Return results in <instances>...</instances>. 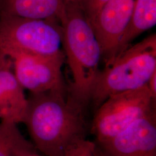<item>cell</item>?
I'll use <instances>...</instances> for the list:
<instances>
[{
    "label": "cell",
    "mask_w": 156,
    "mask_h": 156,
    "mask_svg": "<svg viewBox=\"0 0 156 156\" xmlns=\"http://www.w3.org/2000/svg\"><path fill=\"white\" fill-rule=\"evenodd\" d=\"M84 108L68 94L31 93L23 123L35 148L44 156H66L86 139Z\"/></svg>",
    "instance_id": "obj_1"
},
{
    "label": "cell",
    "mask_w": 156,
    "mask_h": 156,
    "mask_svg": "<svg viewBox=\"0 0 156 156\" xmlns=\"http://www.w3.org/2000/svg\"><path fill=\"white\" fill-rule=\"evenodd\" d=\"M60 23L64 53L73 78L68 94L85 108L91 101L100 71V46L78 0H66Z\"/></svg>",
    "instance_id": "obj_2"
},
{
    "label": "cell",
    "mask_w": 156,
    "mask_h": 156,
    "mask_svg": "<svg viewBox=\"0 0 156 156\" xmlns=\"http://www.w3.org/2000/svg\"><path fill=\"white\" fill-rule=\"evenodd\" d=\"M156 72V35L129 46L100 70L90 102L97 110L112 95L138 89Z\"/></svg>",
    "instance_id": "obj_3"
},
{
    "label": "cell",
    "mask_w": 156,
    "mask_h": 156,
    "mask_svg": "<svg viewBox=\"0 0 156 156\" xmlns=\"http://www.w3.org/2000/svg\"><path fill=\"white\" fill-rule=\"evenodd\" d=\"M62 28L56 20L0 15V55L10 58L25 53L54 55L62 51Z\"/></svg>",
    "instance_id": "obj_4"
},
{
    "label": "cell",
    "mask_w": 156,
    "mask_h": 156,
    "mask_svg": "<svg viewBox=\"0 0 156 156\" xmlns=\"http://www.w3.org/2000/svg\"><path fill=\"white\" fill-rule=\"evenodd\" d=\"M156 102L147 84L138 89L112 95L95 113L91 126L95 142L110 140L140 119L156 112Z\"/></svg>",
    "instance_id": "obj_5"
},
{
    "label": "cell",
    "mask_w": 156,
    "mask_h": 156,
    "mask_svg": "<svg viewBox=\"0 0 156 156\" xmlns=\"http://www.w3.org/2000/svg\"><path fill=\"white\" fill-rule=\"evenodd\" d=\"M10 59L13 73L23 89L31 93L56 91L68 94L62 73L66 60L63 51L49 56L20 53Z\"/></svg>",
    "instance_id": "obj_6"
},
{
    "label": "cell",
    "mask_w": 156,
    "mask_h": 156,
    "mask_svg": "<svg viewBox=\"0 0 156 156\" xmlns=\"http://www.w3.org/2000/svg\"><path fill=\"white\" fill-rule=\"evenodd\" d=\"M136 0H108L91 23L105 66L119 54V46L130 21Z\"/></svg>",
    "instance_id": "obj_7"
},
{
    "label": "cell",
    "mask_w": 156,
    "mask_h": 156,
    "mask_svg": "<svg viewBox=\"0 0 156 156\" xmlns=\"http://www.w3.org/2000/svg\"><path fill=\"white\" fill-rule=\"evenodd\" d=\"M95 144L108 156H156V112L111 139Z\"/></svg>",
    "instance_id": "obj_8"
},
{
    "label": "cell",
    "mask_w": 156,
    "mask_h": 156,
    "mask_svg": "<svg viewBox=\"0 0 156 156\" xmlns=\"http://www.w3.org/2000/svg\"><path fill=\"white\" fill-rule=\"evenodd\" d=\"M11 60L0 55V116L1 120L23 123L27 107V98L17 81Z\"/></svg>",
    "instance_id": "obj_9"
},
{
    "label": "cell",
    "mask_w": 156,
    "mask_h": 156,
    "mask_svg": "<svg viewBox=\"0 0 156 156\" xmlns=\"http://www.w3.org/2000/svg\"><path fill=\"white\" fill-rule=\"evenodd\" d=\"M66 0H0V15L60 22Z\"/></svg>",
    "instance_id": "obj_10"
},
{
    "label": "cell",
    "mask_w": 156,
    "mask_h": 156,
    "mask_svg": "<svg viewBox=\"0 0 156 156\" xmlns=\"http://www.w3.org/2000/svg\"><path fill=\"white\" fill-rule=\"evenodd\" d=\"M156 24V0H136L130 21L120 41L119 54L129 47L133 40Z\"/></svg>",
    "instance_id": "obj_11"
},
{
    "label": "cell",
    "mask_w": 156,
    "mask_h": 156,
    "mask_svg": "<svg viewBox=\"0 0 156 156\" xmlns=\"http://www.w3.org/2000/svg\"><path fill=\"white\" fill-rule=\"evenodd\" d=\"M16 123L8 120L0 122V156H26L37 151L27 140Z\"/></svg>",
    "instance_id": "obj_12"
},
{
    "label": "cell",
    "mask_w": 156,
    "mask_h": 156,
    "mask_svg": "<svg viewBox=\"0 0 156 156\" xmlns=\"http://www.w3.org/2000/svg\"><path fill=\"white\" fill-rule=\"evenodd\" d=\"M95 148V142L84 140L75 145L66 156H94Z\"/></svg>",
    "instance_id": "obj_13"
},
{
    "label": "cell",
    "mask_w": 156,
    "mask_h": 156,
    "mask_svg": "<svg viewBox=\"0 0 156 156\" xmlns=\"http://www.w3.org/2000/svg\"><path fill=\"white\" fill-rule=\"evenodd\" d=\"M108 0H83L81 2L86 17L90 23L92 22L102 6Z\"/></svg>",
    "instance_id": "obj_14"
},
{
    "label": "cell",
    "mask_w": 156,
    "mask_h": 156,
    "mask_svg": "<svg viewBox=\"0 0 156 156\" xmlns=\"http://www.w3.org/2000/svg\"><path fill=\"white\" fill-rule=\"evenodd\" d=\"M147 86L153 99L156 101V72L154 73L149 79Z\"/></svg>",
    "instance_id": "obj_15"
},
{
    "label": "cell",
    "mask_w": 156,
    "mask_h": 156,
    "mask_svg": "<svg viewBox=\"0 0 156 156\" xmlns=\"http://www.w3.org/2000/svg\"><path fill=\"white\" fill-rule=\"evenodd\" d=\"M94 156H108L106 153L102 151V149L95 144V148L94 151Z\"/></svg>",
    "instance_id": "obj_16"
},
{
    "label": "cell",
    "mask_w": 156,
    "mask_h": 156,
    "mask_svg": "<svg viewBox=\"0 0 156 156\" xmlns=\"http://www.w3.org/2000/svg\"><path fill=\"white\" fill-rule=\"evenodd\" d=\"M43 156V155H42V154H38V153H37V151H36V152H34V153H31V154H28L27 156Z\"/></svg>",
    "instance_id": "obj_17"
},
{
    "label": "cell",
    "mask_w": 156,
    "mask_h": 156,
    "mask_svg": "<svg viewBox=\"0 0 156 156\" xmlns=\"http://www.w3.org/2000/svg\"><path fill=\"white\" fill-rule=\"evenodd\" d=\"M0 119H1V116H0Z\"/></svg>",
    "instance_id": "obj_18"
}]
</instances>
